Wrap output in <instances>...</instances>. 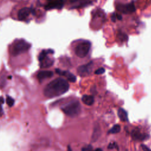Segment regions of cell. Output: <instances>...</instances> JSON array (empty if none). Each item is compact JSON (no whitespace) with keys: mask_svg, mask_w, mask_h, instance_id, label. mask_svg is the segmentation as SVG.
I'll return each mask as SVG.
<instances>
[{"mask_svg":"<svg viewBox=\"0 0 151 151\" xmlns=\"http://www.w3.org/2000/svg\"><path fill=\"white\" fill-rule=\"evenodd\" d=\"M69 89V84L62 78H57L49 83L44 89V94L48 98H53L66 93Z\"/></svg>","mask_w":151,"mask_h":151,"instance_id":"obj_1","label":"cell"},{"mask_svg":"<svg viewBox=\"0 0 151 151\" xmlns=\"http://www.w3.org/2000/svg\"><path fill=\"white\" fill-rule=\"evenodd\" d=\"M56 72L57 74L66 77L68 79V80L70 82L74 83V82H76V77L74 74H73L71 73H70L69 71L61 70L59 69H56Z\"/></svg>","mask_w":151,"mask_h":151,"instance_id":"obj_8","label":"cell"},{"mask_svg":"<svg viewBox=\"0 0 151 151\" xmlns=\"http://www.w3.org/2000/svg\"><path fill=\"white\" fill-rule=\"evenodd\" d=\"M62 110L70 117L78 116L81 112V105L78 101L71 102L62 108Z\"/></svg>","mask_w":151,"mask_h":151,"instance_id":"obj_3","label":"cell"},{"mask_svg":"<svg viewBox=\"0 0 151 151\" xmlns=\"http://www.w3.org/2000/svg\"><path fill=\"white\" fill-rule=\"evenodd\" d=\"M6 102L7 105L10 106V107H12L14 104V99H13L11 97L9 96H7V99H6Z\"/></svg>","mask_w":151,"mask_h":151,"instance_id":"obj_19","label":"cell"},{"mask_svg":"<svg viewBox=\"0 0 151 151\" xmlns=\"http://www.w3.org/2000/svg\"><path fill=\"white\" fill-rule=\"evenodd\" d=\"M30 47V44L25 40H17L11 45L10 52L12 56H17L27 52Z\"/></svg>","mask_w":151,"mask_h":151,"instance_id":"obj_2","label":"cell"},{"mask_svg":"<svg viewBox=\"0 0 151 151\" xmlns=\"http://www.w3.org/2000/svg\"><path fill=\"white\" fill-rule=\"evenodd\" d=\"M4 103V99L3 97H0V104H3Z\"/></svg>","mask_w":151,"mask_h":151,"instance_id":"obj_24","label":"cell"},{"mask_svg":"<svg viewBox=\"0 0 151 151\" xmlns=\"http://www.w3.org/2000/svg\"><path fill=\"white\" fill-rule=\"evenodd\" d=\"M105 72V69L104 68H99L94 71L96 74H102Z\"/></svg>","mask_w":151,"mask_h":151,"instance_id":"obj_20","label":"cell"},{"mask_svg":"<svg viewBox=\"0 0 151 151\" xmlns=\"http://www.w3.org/2000/svg\"><path fill=\"white\" fill-rule=\"evenodd\" d=\"M91 43L89 41H83L75 48V53L80 58H84L87 56L91 48Z\"/></svg>","mask_w":151,"mask_h":151,"instance_id":"obj_4","label":"cell"},{"mask_svg":"<svg viewBox=\"0 0 151 151\" xmlns=\"http://www.w3.org/2000/svg\"><path fill=\"white\" fill-rule=\"evenodd\" d=\"M117 9L118 11H121L124 14L131 13L135 11V7L133 3L128 4H119L117 6Z\"/></svg>","mask_w":151,"mask_h":151,"instance_id":"obj_9","label":"cell"},{"mask_svg":"<svg viewBox=\"0 0 151 151\" xmlns=\"http://www.w3.org/2000/svg\"><path fill=\"white\" fill-rule=\"evenodd\" d=\"M93 62H90L85 65L80 66L78 69V72L80 76H89L93 70Z\"/></svg>","mask_w":151,"mask_h":151,"instance_id":"obj_5","label":"cell"},{"mask_svg":"<svg viewBox=\"0 0 151 151\" xmlns=\"http://www.w3.org/2000/svg\"><path fill=\"white\" fill-rule=\"evenodd\" d=\"M3 114V109H2V108L0 106V116H2Z\"/></svg>","mask_w":151,"mask_h":151,"instance_id":"obj_25","label":"cell"},{"mask_svg":"<svg viewBox=\"0 0 151 151\" xmlns=\"http://www.w3.org/2000/svg\"><path fill=\"white\" fill-rule=\"evenodd\" d=\"M82 102L87 106H91L94 103V99L92 96L90 95H84L82 97Z\"/></svg>","mask_w":151,"mask_h":151,"instance_id":"obj_14","label":"cell"},{"mask_svg":"<svg viewBox=\"0 0 151 151\" xmlns=\"http://www.w3.org/2000/svg\"><path fill=\"white\" fill-rule=\"evenodd\" d=\"M100 135V128L99 127H95L94 129V132L92 135L93 141H96Z\"/></svg>","mask_w":151,"mask_h":151,"instance_id":"obj_17","label":"cell"},{"mask_svg":"<svg viewBox=\"0 0 151 151\" xmlns=\"http://www.w3.org/2000/svg\"><path fill=\"white\" fill-rule=\"evenodd\" d=\"M40 63V66L41 68H48L51 67L53 64L54 60L49 58L48 56H46L42 60H41Z\"/></svg>","mask_w":151,"mask_h":151,"instance_id":"obj_12","label":"cell"},{"mask_svg":"<svg viewBox=\"0 0 151 151\" xmlns=\"http://www.w3.org/2000/svg\"><path fill=\"white\" fill-rule=\"evenodd\" d=\"M117 148V146L116 143H115V142L110 143L108 146V148H109V149H113V148Z\"/></svg>","mask_w":151,"mask_h":151,"instance_id":"obj_22","label":"cell"},{"mask_svg":"<svg viewBox=\"0 0 151 151\" xmlns=\"http://www.w3.org/2000/svg\"><path fill=\"white\" fill-rule=\"evenodd\" d=\"M72 8H77L89 6L91 2L88 0H71Z\"/></svg>","mask_w":151,"mask_h":151,"instance_id":"obj_11","label":"cell"},{"mask_svg":"<svg viewBox=\"0 0 151 151\" xmlns=\"http://www.w3.org/2000/svg\"><path fill=\"white\" fill-rule=\"evenodd\" d=\"M54 53V51L52 49H48V50H43L42 52L40 53L38 56V60L40 62L45 57L47 56L49 54H53Z\"/></svg>","mask_w":151,"mask_h":151,"instance_id":"obj_16","label":"cell"},{"mask_svg":"<svg viewBox=\"0 0 151 151\" xmlns=\"http://www.w3.org/2000/svg\"><path fill=\"white\" fill-rule=\"evenodd\" d=\"M64 0H48L47 4L44 6L46 10L53 9H62L64 6Z\"/></svg>","mask_w":151,"mask_h":151,"instance_id":"obj_6","label":"cell"},{"mask_svg":"<svg viewBox=\"0 0 151 151\" xmlns=\"http://www.w3.org/2000/svg\"><path fill=\"white\" fill-rule=\"evenodd\" d=\"M120 131V127L119 124H115L109 131V134H117Z\"/></svg>","mask_w":151,"mask_h":151,"instance_id":"obj_18","label":"cell"},{"mask_svg":"<svg viewBox=\"0 0 151 151\" xmlns=\"http://www.w3.org/2000/svg\"><path fill=\"white\" fill-rule=\"evenodd\" d=\"M132 136L134 139L135 141H143L146 139V137L148 136L147 135L141 133V132L138 129L133 131L132 133Z\"/></svg>","mask_w":151,"mask_h":151,"instance_id":"obj_13","label":"cell"},{"mask_svg":"<svg viewBox=\"0 0 151 151\" xmlns=\"http://www.w3.org/2000/svg\"><path fill=\"white\" fill-rule=\"evenodd\" d=\"M118 116L119 117L120 119L123 122H128V113L127 111L124 110L123 109H119L117 112Z\"/></svg>","mask_w":151,"mask_h":151,"instance_id":"obj_15","label":"cell"},{"mask_svg":"<svg viewBox=\"0 0 151 151\" xmlns=\"http://www.w3.org/2000/svg\"><path fill=\"white\" fill-rule=\"evenodd\" d=\"M141 146H142V148L143 149V150L144 151H151V149H150L148 147H147L145 145H142Z\"/></svg>","mask_w":151,"mask_h":151,"instance_id":"obj_23","label":"cell"},{"mask_svg":"<svg viewBox=\"0 0 151 151\" xmlns=\"http://www.w3.org/2000/svg\"><path fill=\"white\" fill-rule=\"evenodd\" d=\"M82 150L83 151H93V149L90 145H89V146H85V148H83L82 149Z\"/></svg>","mask_w":151,"mask_h":151,"instance_id":"obj_21","label":"cell"},{"mask_svg":"<svg viewBox=\"0 0 151 151\" xmlns=\"http://www.w3.org/2000/svg\"><path fill=\"white\" fill-rule=\"evenodd\" d=\"M54 73L52 71L49 70H43L38 73L37 75V78L40 82H42L45 79L51 78L53 76Z\"/></svg>","mask_w":151,"mask_h":151,"instance_id":"obj_10","label":"cell"},{"mask_svg":"<svg viewBox=\"0 0 151 151\" xmlns=\"http://www.w3.org/2000/svg\"><path fill=\"white\" fill-rule=\"evenodd\" d=\"M93 151H103V150L101 149L98 148V149H95L94 150H93Z\"/></svg>","mask_w":151,"mask_h":151,"instance_id":"obj_26","label":"cell"},{"mask_svg":"<svg viewBox=\"0 0 151 151\" xmlns=\"http://www.w3.org/2000/svg\"><path fill=\"white\" fill-rule=\"evenodd\" d=\"M67 151H71V148H70V146H69V147H68Z\"/></svg>","mask_w":151,"mask_h":151,"instance_id":"obj_27","label":"cell"},{"mask_svg":"<svg viewBox=\"0 0 151 151\" xmlns=\"http://www.w3.org/2000/svg\"><path fill=\"white\" fill-rule=\"evenodd\" d=\"M34 11L29 7H24L19 10L18 13V18L20 21H24L26 20L30 14L34 13Z\"/></svg>","mask_w":151,"mask_h":151,"instance_id":"obj_7","label":"cell"}]
</instances>
